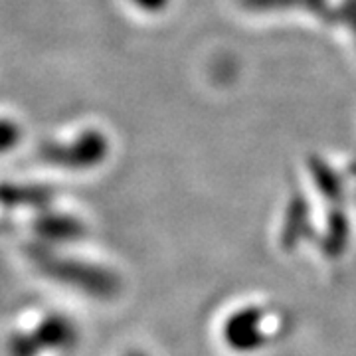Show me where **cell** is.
Masks as SVG:
<instances>
[{"label": "cell", "mask_w": 356, "mask_h": 356, "mask_svg": "<svg viewBox=\"0 0 356 356\" xmlns=\"http://www.w3.org/2000/svg\"><path fill=\"white\" fill-rule=\"evenodd\" d=\"M44 159L62 168H93L107 156V140L99 131H86L67 145H50L42 149Z\"/></svg>", "instance_id": "1"}, {"label": "cell", "mask_w": 356, "mask_h": 356, "mask_svg": "<svg viewBox=\"0 0 356 356\" xmlns=\"http://www.w3.org/2000/svg\"><path fill=\"white\" fill-rule=\"evenodd\" d=\"M20 140V129L13 121L0 119V153H6L8 149H13L14 145H18Z\"/></svg>", "instance_id": "2"}, {"label": "cell", "mask_w": 356, "mask_h": 356, "mask_svg": "<svg viewBox=\"0 0 356 356\" xmlns=\"http://www.w3.org/2000/svg\"><path fill=\"white\" fill-rule=\"evenodd\" d=\"M140 10H147V13H159L166 6L168 0H133Z\"/></svg>", "instance_id": "3"}]
</instances>
